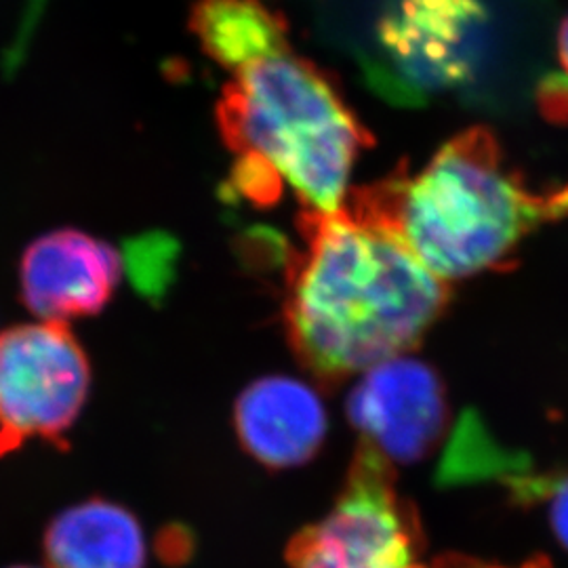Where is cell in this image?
<instances>
[{
	"instance_id": "obj_9",
	"label": "cell",
	"mask_w": 568,
	"mask_h": 568,
	"mask_svg": "<svg viewBox=\"0 0 568 568\" xmlns=\"http://www.w3.org/2000/svg\"><path fill=\"white\" fill-rule=\"evenodd\" d=\"M234 426L246 453L260 464L276 469L302 466L325 440V406L297 379L265 377L239 396Z\"/></svg>"
},
{
	"instance_id": "obj_4",
	"label": "cell",
	"mask_w": 568,
	"mask_h": 568,
	"mask_svg": "<svg viewBox=\"0 0 568 568\" xmlns=\"http://www.w3.org/2000/svg\"><path fill=\"white\" fill-rule=\"evenodd\" d=\"M217 124L239 156L232 185L260 206L276 203L288 183L307 211L342 209L352 166L371 143L335 82L291 49L234 72Z\"/></svg>"
},
{
	"instance_id": "obj_14",
	"label": "cell",
	"mask_w": 568,
	"mask_h": 568,
	"mask_svg": "<svg viewBox=\"0 0 568 568\" xmlns=\"http://www.w3.org/2000/svg\"><path fill=\"white\" fill-rule=\"evenodd\" d=\"M558 55H560V61H562L565 72H567L568 77V18L562 21V26H560V34H558Z\"/></svg>"
},
{
	"instance_id": "obj_6",
	"label": "cell",
	"mask_w": 568,
	"mask_h": 568,
	"mask_svg": "<svg viewBox=\"0 0 568 568\" xmlns=\"http://www.w3.org/2000/svg\"><path fill=\"white\" fill-rule=\"evenodd\" d=\"M91 386L87 354L65 323L20 325L0 335V455L28 440L63 447Z\"/></svg>"
},
{
	"instance_id": "obj_8",
	"label": "cell",
	"mask_w": 568,
	"mask_h": 568,
	"mask_svg": "<svg viewBox=\"0 0 568 568\" xmlns=\"http://www.w3.org/2000/svg\"><path fill=\"white\" fill-rule=\"evenodd\" d=\"M119 253L79 230H58L30 244L21 260V295L51 323L95 316L121 281Z\"/></svg>"
},
{
	"instance_id": "obj_13",
	"label": "cell",
	"mask_w": 568,
	"mask_h": 568,
	"mask_svg": "<svg viewBox=\"0 0 568 568\" xmlns=\"http://www.w3.org/2000/svg\"><path fill=\"white\" fill-rule=\"evenodd\" d=\"M432 568H551L546 558H532L520 567H501V565H490V562H483V560H474V558H466V556H443L436 560V565Z\"/></svg>"
},
{
	"instance_id": "obj_5",
	"label": "cell",
	"mask_w": 568,
	"mask_h": 568,
	"mask_svg": "<svg viewBox=\"0 0 568 568\" xmlns=\"http://www.w3.org/2000/svg\"><path fill=\"white\" fill-rule=\"evenodd\" d=\"M413 506L396 488L392 462L361 443L344 490L323 520L286 548L291 568H427Z\"/></svg>"
},
{
	"instance_id": "obj_1",
	"label": "cell",
	"mask_w": 568,
	"mask_h": 568,
	"mask_svg": "<svg viewBox=\"0 0 568 568\" xmlns=\"http://www.w3.org/2000/svg\"><path fill=\"white\" fill-rule=\"evenodd\" d=\"M304 248L286 274L284 326L300 363L342 382L403 356L447 307L448 286L394 232L342 204L300 217Z\"/></svg>"
},
{
	"instance_id": "obj_10",
	"label": "cell",
	"mask_w": 568,
	"mask_h": 568,
	"mask_svg": "<svg viewBox=\"0 0 568 568\" xmlns=\"http://www.w3.org/2000/svg\"><path fill=\"white\" fill-rule=\"evenodd\" d=\"M51 568H143L145 544L138 520L121 506L87 501L65 509L44 535Z\"/></svg>"
},
{
	"instance_id": "obj_12",
	"label": "cell",
	"mask_w": 568,
	"mask_h": 568,
	"mask_svg": "<svg viewBox=\"0 0 568 568\" xmlns=\"http://www.w3.org/2000/svg\"><path fill=\"white\" fill-rule=\"evenodd\" d=\"M525 497H544L549 501V520L556 537L568 549V474L556 478L525 476L514 488Z\"/></svg>"
},
{
	"instance_id": "obj_7",
	"label": "cell",
	"mask_w": 568,
	"mask_h": 568,
	"mask_svg": "<svg viewBox=\"0 0 568 568\" xmlns=\"http://www.w3.org/2000/svg\"><path fill=\"white\" fill-rule=\"evenodd\" d=\"M347 415L389 462L410 464L426 457L445 432V386L426 363L398 356L365 371L349 394Z\"/></svg>"
},
{
	"instance_id": "obj_2",
	"label": "cell",
	"mask_w": 568,
	"mask_h": 568,
	"mask_svg": "<svg viewBox=\"0 0 568 568\" xmlns=\"http://www.w3.org/2000/svg\"><path fill=\"white\" fill-rule=\"evenodd\" d=\"M551 0H384L363 65L392 102L450 95L490 114L527 108L549 74Z\"/></svg>"
},
{
	"instance_id": "obj_3",
	"label": "cell",
	"mask_w": 568,
	"mask_h": 568,
	"mask_svg": "<svg viewBox=\"0 0 568 568\" xmlns=\"http://www.w3.org/2000/svg\"><path fill=\"white\" fill-rule=\"evenodd\" d=\"M394 232L440 281L499 265L537 227L568 217V185L530 190L497 138L474 126L417 173L405 169L344 203Z\"/></svg>"
},
{
	"instance_id": "obj_11",
	"label": "cell",
	"mask_w": 568,
	"mask_h": 568,
	"mask_svg": "<svg viewBox=\"0 0 568 568\" xmlns=\"http://www.w3.org/2000/svg\"><path fill=\"white\" fill-rule=\"evenodd\" d=\"M190 28L204 51L232 72L288 49L286 23L262 0H196Z\"/></svg>"
},
{
	"instance_id": "obj_15",
	"label": "cell",
	"mask_w": 568,
	"mask_h": 568,
	"mask_svg": "<svg viewBox=\"0 0 568 568\" xmlns=\"http://www.w3.org/2000/svg\"><path fill=\"white\" fill-rule=\"evenodd\" d=\"M16 568H32V567H16Z\"/></svg>"
}]
</instances>
